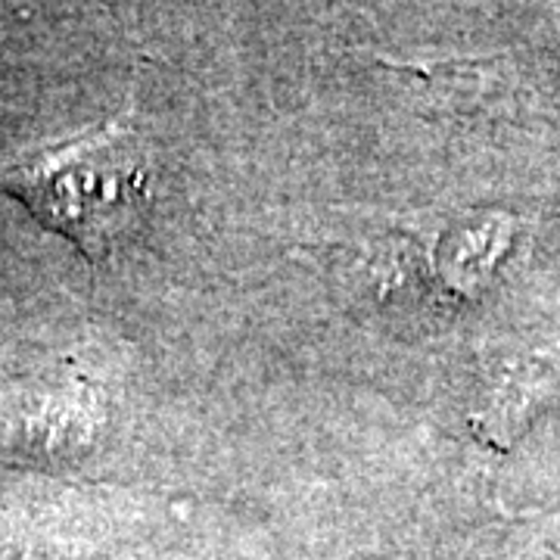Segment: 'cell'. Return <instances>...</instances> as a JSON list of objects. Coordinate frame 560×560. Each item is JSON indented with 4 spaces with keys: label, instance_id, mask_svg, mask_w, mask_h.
<instances>
[{
    "label": "cell",
    "instance_id": "1",
    "mask_svg": "<svg viewBox=\"0 0 560 560\" xmlns=\"http://www.w3.org/2000/svg\"><path fill=\"white\" fill-rule=\"evenodd\" d=\"M0 194L28 209L91 265L138 231L153 200L150 150L131 106L75 138L0 162Z\"/></svg>",
    "mask_w": 560,
    "mask_h": 560
}]
</instances>
